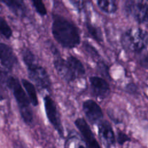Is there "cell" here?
<instances>
[{"label":"cell","instance_id":"obj_2","mask_svg":"<svg viewBox=\"0 0 148 148\" xmlns=\"http://www.w3.org/2000/svg\"><path fill=\"white\" fill-rule=\"evenodd\" d=\"M21 56L31 81L39 89L50 90L52 86L50 77L46 69L38 63L33 52L28 48H24L21 50Z\"/></svg>","mask_w":148,"mask_h":148},{"label":"cell","instance_id":"obj_13","mask_svg":"<svg viewBox=\"0 0 148 148\" xmlns=\"http://www.w3.org/2000/svg\"><path fill=\"white\" fill-rule=\"evenodd\" d=\"M5 4L9 10L20 18H25L28 16V8L25 0H0Z\"/></svg>","mask_w":148,"mask_h":148},{"label":"cell","instance_id":"obj_5","mask_svg":"<svg viewBox=\"0 0 148 148\" xmlns=\"http://www.w3.org/2000/svg\"><path fill=\"white\" fill-rule=\"evenodd\" d=\"M124 11L137 23H147L148 0H126Z\"/></svg>","mask_w":148,"mask_h":148},{"label":"cell","instance_id":"obj_25","mask_svg":"<svg viewBox=\"0 0 148 148\" xmlns=\"http://www.w3.org/2000/svg\"><path fill=\"white\" fill-rule=\"evenodd\" d=\"M4 99H5V97H4V95H3L1 92H0V101H4Z\"/></svg>","mask_w":148,"mask_h":148},{"label":"cell","instance_id":"obj_9","mask_svg":"<svg viewBox=\"0 0 148 148\" xmlns=\"http://www.w3.org/2000/svg\"><path fill=\"white\" fill-rule=\"evenodd\" d=\"M97 125L99 139L103 145L107 147H113L116 143V137L110 123L106 120H102Z\"/></svg>","mask_w":148,"mask_h":148},{"label":"cell","instance_id":"obj_22","mask_svg":"<svg viewBox=\"0 0 148 148\" xmlns=\"http://www.w3.org/2000/svg\"><path fill=\"white\" fill-rule=\"evenodd\" d=\"M71 5L78 12H81L85 10L86 1L85 0H68Z\"/></svg>","mask_w":148,"mask_h":148},{"label":"cell","instance_id":"obj_23","mask_svg":"<svg viewBox=\"0 0 148 148\" xmlns=\"http://www.w3.org/2000/svg\"><path fill=\"white\" fill-rule=\"evenodd\" d=\"M126 91L127 92H129V94H131V95H135L138 92V88L134 83L133 82H130V83H128L126 85Z\"/></svg>","mask_w":148,"mask_h":148},{"label":"cell","instance_id":"obj_16","mask_svg":"<svg viewBox=\"0 0 148 148\" xmlns=\"http://www.w3.org/2000/svg\"><path fill=\"white\" fill-rule=\"evenodd\" d=\"M85 27L86 28L89 35L91 36V38L95 40L99 44L101 45L104 41V38H103L102 32L100 27H99L97 25H94V24L90 23L89 21L86 22Z\"/></svg>","mask_w":148,"mask_h":148},{"label":"cell","instance_id":"obj_17","mask_svg":"<svg viewBox=\"0 0 148 148\" xmlns=\"http://www.w3.org/2000/svg\"><path fill=\"white\" fill-rule=\"evenodd\" d=\"M83 49L85 51V53L91 58L93 62L95 63L96 65L99 64L104 61L102 58L101 57V55L100 54L98 51L95 49L94 46H92L88 41H84L83 43Z\"/></svg>","mask_w":148,"mask_h":148},{"label":"cell","instance_id":"obj_7","mask_svg":"<svg viewBox=\"0 0 148 148\" xmlns=\"http://www.w3.org/2000/svg\"><path fill=\"white\" fill-rule=\"evenodd\" d=\"M75 127L79 132L85 146L87 147H100V145L91 131L89 125L84 118H77L74 121Z\"/></svg>","mask_w":148,"mask_h":148},{"label":"cell","instance_id":"obj_18","mask_svg":"<svg viewBox=\"0 0 148 148\" xmlns=\"http://www.w3.org/2000/svg\"><path fill=\"white\" fill-rule=\"evenodd\" d=\"M97 4L102 12L107 14H114L118 10L116 0H97Z\"/></svg>","mask_w":148,"mask_h":148},{"label":"cell","instance_id":"obj_3","mask_svg":"<svg viewBox=\"0 0 148 148\" xmlns=\"http://www.w3.org/2000/svg\"><path fill=\"white\" fill-rule=\"evenodd\" d=\"M7 86L11 90L15 98L22 119L27 125H31L33 119V112L30 108V100L23 85L17 77L10 76L7 79Z\"/></svg>","mask_w":148,"mask_h":148},{"label":"cell","instance_id":"obj_24","mask_svg":"<svg viewBox=\"0 0 148 148\" xmlns=\"http://www.w3.org/2000/svg\"><path fill=\"white\" fill-rule=\"evenodd\" d=\"M139 64H140L142 67L148 70V53H146L141 58L140 61H139Z\"/></svg>","mask_w":148,"mask_h":148},{"label":"cell","instance_id":"obj_12","mask_svg":"<svg viewBox=\"0 0 148 148\" xmlns=\"http://www.w3.org/2000/svg\"><path fill=\"white\" fill-rule=\"evenodd\" d=\"M53 64L57 73L65 82H72L78 78L71 69L66 59H64L63 58L58 56L54 59Z\"/></svg>","mask_w":148,"mask_h":148},{"label":"cell","instance_id":"obj_14","mask_svg":"<svg viewBox=\"0 0 148 148\" xmlns=\"http://www.w3.org/2000/svg\"><path fill=\"white\" fill-rule=\"evenodd\" d=\"M21 84L30 100V104L35 107L39 105V100L35 85L30 81L26 79H22Z\"/></svg>","mask_w":148,"mask_h":148},{"label":"cell","instance_id":"obj_15","mask_svg":"<svg viewBox=\"0 0 148 148\" xmlns=\"http://www.w3.org/2000/svg\"><path fill=\"white\" fill-rule=\"evenodd\" d=\"M66 61L69 66H71L73 72L75 73L77 77H81L84 76L86 73V69L84 64L81 60L75 56L70 55L66 58Z\"/></svg>","mask_w":148,"mask_h":148},{"label":"cell","instance_id":"obj_11","mask_svg":"<svg viewBox=\"0 0 148 148\" xmlns=\"http://www.w3.org/2000/svg\"><path fill=\"white\" fill-rule=\"evenodd\" d=\"M0 62L9 71H12L18 64V59L12 49L4 43H0Z\"/></svg>","mask_w":148,"mask_h":148},{"label":"cell","instance_id":"obj_19","mask_svg":"<svg viewBox=\"0 0 148 148\" xmlns=\"http://www.w3.org/2000/svg\"><path fill=\"white\" fill-rule=\"evenodd\" d=\"M0 35L7 40L12 36V30L5 19L1 16H0Z\"/></svg>","mask_w":148,"mask_h":148},{"label":"cell","instance_id":"obj_8","mask_svg":"<svg viewBox=\"0 0 148 148\" xmlns=\"http://www.w3.org/2000/svg\"><path fill=\"white\" fill-rule=\"evenodd\" d=\"M82 108L86 118L90 124H98L104 117L101 107L94 100H86L83 103Z\"/></svg>","mask_w":148,"mask_h":148},{"label":"cell","instance_id":"obj_26","mask_svg":"<svg viewBox=\"0 0 148 148\" xmlns=\"http://www.w3.org/2000/svg\"><path fill=\"white\" fill-rule=\"evenodd\" d=\"M0 76H1V70H0Z\"/></svg>","mask_w":148,"mask_h":148},{"label":"cell","instance_id":"obj_1","mask_svg":"<svg viewBox=\"0 0 148 148\" xmlns=\"http://www.w3.org/2000/svg\"><path fill=\"white\" fill-rule=\"evenodd\" d=\"M51 30L55 40L65 49H73L81 43V36L77 26L59 14L53 16Z\"/></svg>","mask_w":148,"mask_h":148},{"label":"cell","instance_id":"obj_10","mask_svg":"<svg viewBox=\"0 0 148 148\" xmlns=\"http://www.w3.org/2000/svg\"><path fill=\"white\" fill-rule=\"evenodd\" d=\"M89 83L91 92L97 98L104 99L110 95V85L104 78L92 76L89 78Z\"/></svg>","mask_w":148,"mask_h":148},{"label":"cell","instance_id":"obj_21","mask_svg":"<svg viewBox=\"0 0 148 148\" xmlns=\"http://www.w3.org/2000/svg\"><path fill=\"white\" fill-rule=\"evenodd\" d=\"M116 137V142L118 143L119 145L123 146V145L126 144V143L129 142L131 140L130 137L128 136L126 133L123 132L121 130H118L117 135L115 136Z\"/></svg>","mask_w":148,"mask_h":148},{"label":"cell","instance_id":"obj_20","mask_svg":"<svg viewBox=\"0 0 148 148\" xmlns=\"http://www.w3.org/2000/svg\"><path fill=\"white\" fill-rule=\"evenodd\" d=\"M33 6L36 12L41 17H44L47 14V10L44 5L43 0H31Z\"/></svg>","mask_w":148,"mask_h":148},{"label":"cell","instance_id":"obj_6","mask_svg":"<svg viewBox=\"0 0 148 148\" xmlns=\"http://www.w3.org/2000/svg\"><path fill=\"white\" fill-rule=\"evenodd\" d=\"M44 105L46 113V118L50 123L51 125L54 127L59 136L62 138L64 137V129L61 121L60 114L58 111L56 103L53 98L49 95H46L44 97Z\"/></svg>","mask_w":148,"mask_h":148},{"label":"cell","instance_id":"obj_4","mask_svg":"<svg viewBox=\"0 0 148 148\" xmlns=\"http://www.w3.org/2000/svg\"><path fill=\"white\" fill-rule=\"evenodd\" d=\"M120 44L128 51L141 53L148 46V33L139 27L128 29L120 36Z\"/></svg>","mask_w":148,"mask_h":148}]
</instances>
